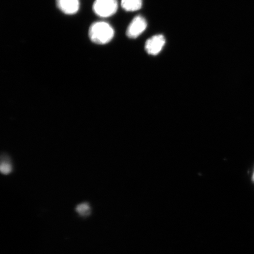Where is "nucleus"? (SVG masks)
Here are the masks:
<instances>
[{
    "label": "nucleus",
    "mask_w": 254,
    "mask_h": 254,
    "mask_svg": "<svg viewBox=\"0 0 254 254\" xmlns=\"http://www.w3.org/2000/svg\"><path fill=\"white\" fill-rule=\"evenodd\" d=\"M114 31L112 27L106 22H97L91 25L89 36L93 43L105 44L113 39Z\"/></svg>",
    "instance_id": "obj_1"
},
{
    "label": "nucleus",
    "mask_w": 254,
    "mask_h": 254,
    "mask_svg": "<svg viewBox=\"0 0 254 254\" xmlns=\"http://www.w3.org/2000/svg\"><path fill=\"white\" fill-rule=\"evenodd\" d=\"M118 8L117 0H96L93 5L95 14L101 17H109L115 14Z\"/></svg>",
    "instance_id": "obj_2"
},
{
    "label": "nucleus",
    "mask_w": 254,
    "mask_h": 254,
    "mask_svg": "<svg viewBox=\"0 0 254 254\" xmlns=\"http://www.w3.org/2000/svg\"><path fill=\"white\" fill-rule=\"evenodd\" d=\"M147 23L142 16H136L130 23L127 31V35L131 39H136L144 32L147 28Z\"/></svg>",
    "instance_id": "obj_3"
},
{
    "label": "nucleus",
    "mask_w": 254,
    "mask_h": 254,
    "mask_svg": "<svg viewBox=\"0 0 254 254\" xmlns=\"http://www.w3.org/2000/svg\"><path fill=\"white\" fill-rule=\"evenodd\" d=\"M165 44L166 39L163 35H156L147 41L145 49L148 55L157 56L163 50Z\"/></svg>",
    "instance_id": "obj_4"
},
{
    "label": "nucleus",
    "mask_w": 254,
    "mask_h": 254,
    "mask_svg": "<svg viewBox=\"0 0 254 254\" xmlns=\"http://www.w3.org/2000/svg\"><path fill=\"white\" fill-rule=\"evenodd\" d=\"M57 5L60 10L66 14L76 13L78 10V0H57Z\"/></svg>",
    "instance_id": "obj_5"
},
{
    "label": "nucleus",
    "mask_w": 254,
    "mask_h": 254,
    "mask_svg": "<svg viewBox=\"0 0 254 254\" xmlns=\"http://www.w3.org/2000/svg\"><path fill=\"white\" fill-rule=\"evenodd\" d=\"M142 0H122V7L127 11H135L142 7Z\"/></svg>",
    "instance_id": "obj_6"
},
{
    "label": "nucleus",
    "mask_w": 254,
    "mask_h": 254,
    "mask_svg": "<svg viewBox=\"0 0 254 254\" xmlns=\"http://www.w3.org/2000/svg\"><path fill=\"white\" fill-rule=\"evenodd\" d=\"M0 170L2 174L8 175L11 173L12 170V164L9 159L7 156H3L1 159Z\"/></svg>",
    "instance_id": "obj_7"
},
{
    "label": "nucleus",
    "mask_w": 254,
    "mask_h": 254,
    "mask_svg": "<svg viewBox=\"0 0 254 254\" xmlns=\"http://www.w3.org/2000/svg\"><path fill=\"white\" fill-rule=\"evenodd\" d=\"M75 209L76 211L82 217H87L90 214L91 208L87 202L81 203V204L78 205Z\"/></svg>",
    "instance_id": "obj_8"
},
{
    "label": "nucleus",
    "mask_w": 254,
    "mask_h": 254,
    "mask_svg": "<svg viewBox=\"0 0 254 254\" xmlns=\"http://www.w3.org/2000/svg\"><path fill=\"white\" fill-rule=\"evenodd\" d=\"M253 179L254 180V175H253Z\"/></svg>",
    "instance_id": "obj_9"
}]
</instances>
